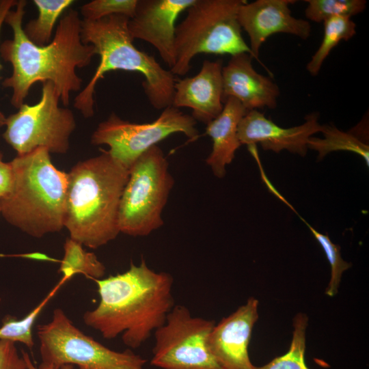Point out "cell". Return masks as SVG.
<instances>
[{"instance_id":"cell-6","label":"cell","mask_w":369,"mask_h":369,"mask_svg":"<svg viewBox=\"0 0 369 369\" xmlns=\"http://www.w3.org/2000/svg\"><path fill=\"white\" fill-rule=\"evenodd\" d=\"M245 0H195L184 19L176 27L174 66L170 71L183 76L199 53L234 55L253 54L242 36L238 20Z\"/></svg>"},{"instance_id":"cell-15","label":"cell","mask_w":369,"mask_h":369,"mask_svg":"<svg viewBox=\"0 0 369 369\" xmlns=\"http://www.w3.org/2000/svg\"><path fill=\"white\" fill-rule=\"evenodd\" d=\"M318 113L308 114L299 126L282 128L258 110H250L243 117L238 126V139L248 146L260 144L264 150L277 153L284 150L301 156L307 154L308 141L312 135L321 133Z\"/></svg>"},{"instance_id":"cell-18","label":"cell","mask_w":369,"mask_h":369,"mask_svg":"<svg viewBox=\"0 0 369 369\" xmlns=\"http://www.w3.org/2000/svg\"><path fill=\"white\" fill-rule=\"evenodd\" d=\"M247 111L240 102L230 97L224 100L219 115L206 124V135L211 138L213 148L206 163L219 178L224 177L226 165L232 163L241 146L237 135L238 126Z\"/></svg>"},{"instance_id":"cell-1","label":"cell","mask_w":369,"mask_h":369,"mask_svg":"<svg viewBox=\"0 0 369 369\" xmlns=\"http://www.w3.org/2000/svg\"><path fill=\"white\" fill-rule=\"evenodd\" d=\"M27 2L17 1L6 14L4 23L12 31V39L0 45V55L12 68L11 75L2 85L11 88L12 105L18 109L36 82L51 81L65 106L70 93L81 91L82 79L77 69L89 65L96 55L94 46L81 39L82 20L77 11L70 9L61 18L51 41L46 45L33 44L23 31V19Z\"/></svg>"},{"instance_id":"cell-9","label":"cell","mask_w":369,"mask_h":369,"mask_svg":"<svg viewBox=\"0 0 369 369\" xmlns=\"http://www.w3.org/2000/svg\"><path fill=\"white\" fill-rule=\"evenodd\" d=\"M59 95L51 81L42 83L40 100L35 105L23 104L16 113L6 117L3 137L17 155L39 147L49 152L66 153L70 137L76 128L72 111L59 105Z\"/></svg>"},{"instance_id":"cell-33","label":"cell","mask_w":369,"mask_h":369,"mask_svg":"<svg viewBox=\"0 0 369 369\" xmlns=\"http://www.w3.org/2000/svg\"><path fill=\"white\" fill-rule=\"evenodd\" d=\"M0 217H1V206H0Z\"/></svg>"},{"instance_id":"cell-21","label":"cell","mask_w":369,"mask_h":369,"mask_svg":"<svg viewBox=\"0 0 369 369\" xmlns=\"http://www.w3.org/2000/svg\"><path fill=\"white\" fill-rule=\"evenodd\" d=\"M33 2L38 8V15L23 27V31L33 44L44 46L51 41L53 28L58 18L74 1L33 0Z\"/></svg>"},{"instance_id":"cell-20","label":"cell","mask_w":369,"mask_h":369,"mask_svg":"<svg viewBox=\"0 0 369 369\" xmlns=\"http://www.w3.org/2000/svg\"><path fill=\"white\" fill-rule=\"evenodd\" d=\"M323 138L311 137L308 141V149L318 152V160L335 151H348L361 156L369 166V146L355 133L343 132L333 124L322 125Z\"/></svg>"},{"instance_id":"cell-34","label":"cell","mask_w":369,"mask_h":369,"mask_svg":"<svg viewBox=\"0 0 369 369\" xmlns=\"http://www.w3.org/2000/svg\"><path fill=\"white\" fill-rule=\"evenodd\" d=\"M1 298H0V302H1Z\"/></svg>"},{"instance_id":"cell-5","label":"cell","mask_w":369,"mask_h":369,"mask_svg":"<svg viewBox=\"0 0 369 369\" xmlns=\"http://www.w3.org/2000/svg\"><path fill=\"white\" fill-rule=\"evenodd\" d=\"M13 179L0 199L1 216L25 234L41 238L64 228L67 173L57 169L44 147L10 161Z\"/></svg>"},{"instance_id":"cell-30","label":"cell","mask_w":369,"mask_h":369,"mask_svg":"<svg viewBox=\"0 0 369 369\" xmlns=\"http://www.w3.org/2000/svg\"><path fill=\"white\" fill-rule=\"evenodd\" d=\"M17 1L14 0H2L0 1V32L3 23H4L5 17L7 13L15 6ZM3 69V66L0 62V71ZM1 79V77H0ZM6 117L0 111V127L5 126Z\"/></svg>"},{"instance_id":"cell-25","label":"cell","mask_w":369,"mask_h":369,"mask_svg":"<svg viewBox=\"0 0 369 369\" xmlns=\"http://www.w3.org/2000/svg\"><path fill=\"white\" fill-rule=\"evenodd\" d=\"M305 17L315 23H322L333 17L351 18L361 13L366 0H305Z\"/></svg>"},{"instance_id":"cell-13","label":"cell","mask_w":369,"mask_h":369,"mask_svg":"<svg viewBox=\"0 0 369 369\" xmlns=\"http://www.w3.org/2000/svg\"><path fill=\"white\" fill-rule=\"evenodd\" d=\"M295 0H256L244 3L239 8L238 20L249 39L254 58L258 59L262 44L273 34L283 33L303 40L311 34V25L307 20L292 16L290 5Z\"/></svg>"},{"instance_id":"cell-2","label":"cell","mask_w":369,"mask_h":369,"mask_svg":"<svg viewBox=\"0 0 369 369\" xmlns=\"http://www.w3.org/2000/svg\"><path fill=\"white\" fill-rule=\"evenodd\" d=\"M94 281L100 301L84 313V323L105 339L121 336L131 348L148 340L175 305L173 277L151 269L143 258L122 273Z\"/></svg>"},{"instance_id":"cell-10","label":"cell","mask_w":369,"mask_h":369,"mask_svg":"<svg viewBox=\"0 0 369 369\" xmlns=\"http://www.w3.org/2000/svg\"><path fill=\"white\" fill-rule=\"evenodd\" d=\"M196 122L173 106L163 109L157 119L148 123L126 121L113 112L98 125L91 143L107 145L108 152L129 170L141 154L172 134L182 133L195 140L199 136Z\"/></svg>"},{"instance_id":"cell-8","label":"cell","mask_w":369,"mask_h":369,"mask_svg":"<svg viewBox=\"0 0 369 369\" xmlns=\"http://www.w3.org/2000/svg\"><path fill=\"white\" fill-rule=\"evenodd\" d=\"M39 369L64 365L79 369H144L146 360L131 350L113 351L77 328L60 308L51 320L38 325Z\"/></svg>"},{"instance_id":"cell-28","label":"cell","mask_w":369,"mask_h":369,"mask_svg":"<svg viewBox=\"0 0 369 369\" xmlns=\"http://www.w3.org/2000/svg\"><path fill=\"white\" fill-rule=\"evenodd\" d=\"M0 369H27L25 359L18 355L15 342L0 340Z\"/></svg>"},{"instance_id":"cell-14","label":"cell","mask_w":369,"mask_h":369,"mask_svg":"<svg viewBox=\"0 0 369 369\" xmlns=\"http://www.w3.org/2000/svg\"><path fill=\"white\" fill-rule=\"evenodd\" d=\"M258 301L245 304L215 325L207 339L208 348L221 369H254L248 353L252 329L258 318Z\"/></svg>"},{"instance_id":"cell-17","label":"cell","mask_w":369,"mask_h":369,"mask_svg":"<svg viewBox=\"0 0 369 369\" xmlns=\"http://www.w3.org/2000/svg\"><path fill=\"white\" fill-rule=\"evenodd\" d=\"M223 62L204 60L200 72L192 77L176 81L172 106L192 109L196 121L208 124L223 108Z\"/></svg>"},{"instance_id":"cell-16","label":"cell","mask_w":369,"mask_h":369,"mask_svg":"<svg viewBox=\"0 0 369 369\" xmlns=\"http://www.w3.org/2000/svg\"><path fill=\"white\" fill-rule=\"evenodd\" d=\"M249 53L232 55L222 68L223 102L234 98L247 110L275 109L279 88L270 77L258 73Z\"/></svg>"},{"instance_id":"cell-27","label":"cell","mask_w":369,"mask_h":369,"mask_svg":"<svg viewBox=\"0 0 369 369\" xmlns=\"http://www.w3.org/2000/svg\"><path fill=\"white\" fill-rule=\"evenodd\" d=\"M137 0H93L83 4L81 13L84 20L95 21L112 15H123L131 18Z\"/></svg>"},{"instance_id":"cell-24","label":"cell","mask_w":369,"mask_h":369,"mask_svg":"<svg viewBox=\"0 0 369 369\" xmlns=\"http://www.w3.org/2000/svg\"><path fill=\"white\" fill-rule=\"evenodd\" d=\"M308 323V318L305 314H297L294 318L292 338L288 351L264 366H255L254 369H310L305 361Z\"/></svg>"},{"instance_id":"cell-22","label":"cell","mask_w":369,"mask_h":369,"mask_svg":"<svg viewBox=\"0 0 369 369\" xmlns=\"http://www.w3.org/2000/svg\"><path fill=\"white\" fill-rule=\"evenodd\" d=\"M323 23L322 42L306 66V70L312 76L318 75L323 62L339 42L348 41L356 34V24L350 18L333 17Z\"/></svg>"},{"instance_id":"cell-26","label":"cell","mask_w":369,"mask_h":369,"mask_svg":"<svg viewBox=\"0 0 369 369\" xmlns=\"http://www.w3.org/2000/svg\"><path fill=\"white\" fill-rule=\"evenodd\" d=\"M308 226L314 238L323 248L331 267V279L325 290L329 297L335 296L340 284L342 275L351 266V264L344 261L341 256L340 247L333 243L327 234H323L311 226L303 218L300 217Z\"/></svg>"},{"instance_id":"cell-29","label":"cell","mask_w":369,"mask_h":369,"mask_svg":"<svg viewBox=\"0 0 369 369\" xmlns=\"http://www.w3.org/2000/svg\"><path fill=\"white\" fill-rule=\"evenodd\" d=\"M12 179L13 172L11 163L3 161V155L0 152V199L10 192Z\"/></svg>"},{"instance_id":"cell-3","label":"cell","mask_w":369,"mask_h":369,"mask_svg":"<svg viewBox=\"0 0 369 369\" xmlns=\"http://www.w3.org/2000/svg\"><path fill=\"white\" fill-rule=\"evenodd\" d=\"M128 176L129 170L108 151L78 162L67 173L64 228L70 238L96 249L117 237Z\"/></svg>"},{"instance_id":"cell-4","label":"cell","mask_w":369,"mask_h":369,"mask_svg":"<svg viewBox=\"0 0 369 369\" xmlns=\"http://www.w3.org/2000/svg\"><path fill=\"white\" fill-rule=\"evenodd\" d=\"M128 20L123 15H112L95 21L82 20V42L92 45L95 54L100 57L93 77L74 99V107L86 118L94 113V94L98 81L111 70L141 74L144 79L142 86L152 107L164 109L172 106L175 75L163 68L154 56L136 48L128 31Z\"/></svg>"},{"instance_id":"cell-23","label":"cell","mask_w":369,"mask_h":369,"mask_svg":"<svg viewBox=\"0 0 369 369\" xmlns=\"http://www.w3.org/2000/svg\"><path fill=\"white\" fill-rule=\"evenodd\" d=\"M63 284L59 282L50 292L27 315L20 320L6 316L0 327V340L20 342L32 349L34 341L32 329L34 323L50 299L55 295Z\"/></svg>"},{"instance_id":"cell-11","label":"cell","mask_w":369,"mask_h":369,"mask_svg":"<svg viewBox=\"0 0 369 369\" xmlns=\"http://www.w3.org/2000/svg\"><path fill=\"white\" fill-rule=\"evenodd\" d=\"M215 325L193 316L184 305H175L154 332L151 364L162 369H221L207 346Z\"/></svg>"},{"instance_id":"cell-31","label":"cell","mask_w":369,"mask_h":369,"mask_svg":"<svg viewBox=\"0 0 369 369\" xmlns=\"http://www.w3.org/2000/svg\"><path fill=\"white\" fill-rule=\"evenodd\" d=\"M21 353H22V357H23V359H25L26 362L27 369H39L38 367H36L33 364V363L32 362V360L30 358V356L27 352L22 351ZM44 369H79V368H75L73 366H71V365H64L59 368H46Z\"/></svg>"},{"instance_id":"cell-19","label":"cell","mask_w":369,"mask_h":369,"mask_svg":"<svg viewBox=\"0 0 369 369\" xmlns=\"http://www.w3.org/2000/svg\"><path fill=\"white\" fill-rule=\"evenodd\" d=\"M64 254L58 270L64 284L77 274H83L94 280L103 277L105 266L93 252L85 251L80 243L68 238L64 245Z\"/></svg>"},{"instance_id":"cell-7","label":"cell","mask_w":369,"mask_h":369,"mask_svg":"<svg viewBox=\"0 0 369 369\" xmlns=\"http://www.w3.org/2000/svg\"><path fill=\"white\" fill-rule=\"evenodd\" d=\"M174 179L160 147L153 146L141 154L129 169L119 209L120 232L145 236L163 225L162 213Z\"/></svg>"},{"instance_id":"cell-32","label":"cell","mask_w":369,"mask_h":369,"mask_svg":"<svg viewBox=\"0 0 369 369\" xmlns=\"http://www.w3.org/2000/svg\"><path fill=\"white\" fill-rule=\"evenodd\" d=\"M31 256H29V254H23V255H3V254H0V256H20V257H26V258H37V259H41V260H53V259L50 258L49 257H48L47 256H45L44 254H34V256H32V254H30Z\"/></svg>"},{"instance_id":"cell-12","label":"cell","mask_w":369,"mask_h":369,"mask_svg":"<svg viewBox=\"0 0 369 369\" xmlns=\"http://www.w3.org/2000/svg\"><path fill=\"white\" fill-rule=\"evenodd\" d=\"M195 0H137L128 29L131 38L152 44L169 68L174 66L176 21Z\"/></svg>"}]
</instances>
